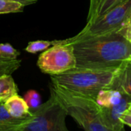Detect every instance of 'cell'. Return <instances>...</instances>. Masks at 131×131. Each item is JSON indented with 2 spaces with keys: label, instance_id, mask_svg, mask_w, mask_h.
Listing matches in <instances>:
<instances>
[{
  "label": "cell",
  "instance_id": "cell-10",
  "mask_svg": "<svg viewBox=\"0 0 131 131\" xmlns=\"http://www.w3.org/2000/svg\"><path fill=\"white\" fill-rule=\"evenodd\" d=\"M7 112L15 118H23L32 114L29 106L24 98L18 94L13 95L3 102Z\"/></svg>",
  "mask_w": 131,
  "mask_h": 131
},
{
  "label": "cell",
  "instance_id": "cell-14",
  "mask_svg": "<svg viewBox=\"0 0 131 131\" xmlns=\"http://www.w3.org/2000/svg\"><path fill=\"white\" fill-rule=\"evenodd\" d=\"M23 98L26 100L27 105L29 106V110H34L37 109L42 104L40 94L34 90H28L25 93Z\"/></svg>",
  "mask_w": 131,
  "mask_h": 131
},
{
  "label": "cell",
  "instance_id": "cell-20",
  "mask_svg": "<svg viewBox=\"0 0 131 131\" xmlns=\"http://www.w3.org/2000/svg\"><path fill=\"white\" fill-rule=\"evenodd\" d=\"M120 120L124 125H127L131 127V113L127 112V111L126 113H124L122 115Z\"/></svg>",
  "mask_w": 131,
  "mask_h": 131
},
{
  "label": "cell",
  "instance_id": "cell-12",
  "mask_svg": "<svg viewBox=\"0 0 131 131\" xmlns=\"http://www.w3.org/2000/svg\"><path fill=\"white\" fill-rule=\"evenodd\" d=\"M25 6L11 0H0V15L22 13Z\"/></svg>",
  "mask_w": 131,
  "mask_h": 131
},
{
  "label": "cell",
  "instance_id": "cell-9",
  "mask_svg": "<svg viewBox=\"0 0 131 131\" xmlns=\"http://www.w3.org/2000/svg\"><path fill=\"white\" fill-rule=\"evenodd\" d=\"M32 115V113L26 117L15 118L9 115L4 106L3 102L0 101V131H20L30 119Z\"/></svg>",
  "mask_w": 131,
  "mask_h": 131
},
{
  "label": "cell",
  "instance_id": "cell-23",
  "mask_svg": "<svg viewBox=\"0 0 131 131\" xmlns=\"http://www.w3.org/2000/svg\"><path fill=\"white\" fill-rule=\"evenodd\" d=\"M3 61H9V60H7V59L3 58L2 56H0V62H3Z\"/></svg>",
  "mask_w": 131,
  "mask_h": 131
},
{
  "label": "cell",
  "instance_id": "cell-8",
  "mask_svg": "<svg viewBox=\"0 0 131 131\" xmlns=\"http://www.w3.org/2000/svg\"><path fill=\"white\" fill-rule=\"evenodd\" d=\"M108 89L121 91L131 97V61H125L117 68Z\"/></svg>",
  "mask_w": 131,
  "mask_h": 131
},
{
  "label": "cell",
  "instance_id": "cell-11",
  "mask_svg": "<svg viewBox=\"0 0 131 131\" xmlns=\"http://www.w3.org/2000/svg\"><path fill=\"white\" fill-rule=\"evenodd\" d=\"M16 94H18V87L12 75L0 76V101L4 102Z\"/></svg>",
  "mask_w": 131,
  "mask_h": 131
},
{
  "label": "cell",
  "instance_id": "cell-16",
  "mask_svg": "<svg viewBox=\"0 0 131 131\" xmlns=\"http://www.w3.org/2000/svg\"><path fill=\"white\" fill-rule=\"evenodd\" d=\"M20 55L16 49L9 43H0V56L7 60H15Z\"/></svg>",
  "mask_w": 131,
  "mask_h": 131
},
{
  "label": "cell",
  "instance_id": "cell-15",
  "mask_svg": "<svg viewBox=\"0 0 131 131\" xmlns=\"http://www.w3.org/2000/svg\"><path fill=\"white\" fill-rule=\"evenodd\" d=\"M20 65L21 60L19 59L0 62V76L12 75L20 67Z\"/></svg>",
  "mask_w": 131,
  "mask_h": 131
},
{
  "label": "cell",
  "instance_id": "cell-5",
  "mask_svg": "<svg viewBox=\"0 0 131 131\" xmlns=\"http://www.w3.org/2000/svg\"><path fill=\"white\" fill-rule=\"evenodd\" d=\"M31 111L32 117L20 131H70L66 123L67 112L52 93L47 101Z\"/></svg>",
  "mask_w": 131,
  "mask_h": 131
},
{
  "label": "cell",
  "instance_id": "cell-13",
  "mask_svg": "<svg viewBox=\"0 0 131 131\" xmlns=\"http://www.w3.org/2000/svg\"><path fill=\"white\" fill-rule=\"evenodd\" d=\"M52 41L48 40H37V41H32L29 42L27 45V46L25 48V51L29 53H37L39 52L45 51L48 48H49L50 46H52Z\"/></svg>",
  "mask_w": 131,
  "mask_h": 131
},
{
  "label": "cell",
  "instance_id": "cell-18",
  "mask_svg": "<svg viewBox=\"0 0 131 131\" xmlns=\"http://www.w3.org/2000/svg\"><path fill=\"white\" fill-rule=\"evenodd\" d=\"M100 3V0H90V8H89V12H88V16H87V21H86V25L91 23L95 18L96 13L98 8V6Z\"/></svg>",
  "mask_w": 131,
  "mask_h": 131
},
{
  "label": "cell",
  "instance_id": "cell-19",
  "mask_svg": "<svg viewBox=\"0 0 131 131\" xmlns=\"http://www.w3.org/2000/svg\"><path fill=\"white\" fill-rule=\"evenodd\" d=\"M130 43H131V23L124 25L120 29L118 30Z\"/></svg>",
  "mask_w": 131,
  "mask_h": 131
},
{
  "label": "cell",
  "instance_id": "cell-7",
  "mask_svg": "<svg viewBox=\"0 0 131 131\" xmlns=\"http://www.w3.org/2000/svg\"><path fill=\"white\" fill-rule=\"evenodd\" d=\"M123 93V97L119 102L106 107L100 106L103 123L112 131H125L123 127L124 124L121 122L120 118L129 108L131 97L124 93Z\"/></svg>",
  "mask_w": 131,
  "mask_h": 131
},
{
  "label": "cell",
  "instance_id": "cell-6",
  "mask_svg": "<svg viewBox=\"0 0 131 131\" xmlns=\"http://www.w3.org/2000/svg\"><path fill=\"white\" fill-rule=\"evenodd\" d=\"M73 43H52L39 56L37 66L42 73L52 76L63 73L76 67Z\"/></svg>",
  "mask_w": 131,
  "mask_h": 131
},
{
  "label": "cell",
  "instance_id": "cell-21",
  "mask_svg": "<svg viewBox=\"0 0 131 131\" xmlns=\"http://www.w3.org/2000/svg\"><path fill=\"white\" fill-rule=\"evenodd\" d=\"M11 1H13V2L18 3H20V4H22L23 6H24L26 7L27 6L32 5L34 3H37L38 0H11Z\"/></svg>",
  "mask_w": 131,
  "mask_h": 131
},
{
  "label": "cell",
  "instance_id": "cell-24",
  "mask_svg": "<svg viewBox=\"0 0 131 131\" xmlns=\"http://www.w3.org/2000/svg\"><path fill=\"white\" fill-rule=\"evenodd\" d=\"M127 112H129V113H131V104H130V106H129V108L128 109Z\"/></svg>",
  "mask_w": 131,
  "mask_h": 131
},
{
  "label": "cell",
  "instance_id": "cell-3",
  "mask_svg": "<svg viewBox=\"0 0 131 131\" xmlns=\"http://www.w3.org/2000/svg\"><path fill=\"white\" fill-rule=\"evenodd\" d=\"M116 70L75 67L63 73L50 76V79L52 84L96 100L100 90L110 87Z\"/></svg>",
  "mask_w": 131,
  "mask_h": 131
},
{
  "label": "cell",
  "instance_id": "cell-22",
  "mask_svg": "<svg viewBox=\"0 0 131 131\" xmlns=\"http://www.w3.org/2000/svg\"><path fill=\"white\" fill-rule=\"evenodd\" d=\"M129 23H131V13H130V16H129V17L128 20H127L126 24H129Z\"/></svg>",
  "mask_w": 131,
  "mask_h": 131
},
{
  "label": "cell",
  "instance_id": "cell-2",
  "mask_svg": "<svg viewBox=\"0 0 131 131\" xmlns=\"http://www.w3.org/2000/svg\"><path fill=\"white\" fill-rule=\"evenodd\" d=\"M54 94L70 116L85 131H112L103 123L100 107L96 100L52 84Z\"/></svg>",
  "mask_w": 131,
  "mask_h": 131
},
{
  "label": "cell",
  "instance_id": "cell-1",
  "mask_svg": "<svg viewBox=\"0 0 131 131\" xmlns=\"http://www.w3.org/2000/svg\"><path fill=\"white\" fill-rule=\"evenodd\" d=\"M72 43L77 68H118L131 57V43L118 31L84 38Z\"/></svg>",
  "mask_w": 131,
  "mask_h": 131
},
{
  "label": "cell",
  "instance_id": "cell-4",
  "mask_svg": "<svg viewBox=\"0 0 131 131\" xmlns=\"http://www.w3.org/2000/svg\"><path fill=\"white\" fill-rule=\"evenodd\" d=\"M130 13L131 0H126L97 17L90 24L86 25V26L75 36L63 40H53L52 41V43H72L84 38L118 31L126 24Z\"/></svg>",
  "mask_w": 131,
  "mask_h": 131
},
{
  "label": "cell",
  "instance_id": "cell-17",
  "mask_svg": "<svg viewBox=\"0 0 131 131\" xmlns=\"http://www.w3.org/2000/svg\"><path fill=\"white\" fill-rule=\"evenodd\" d=\"M124 1H126V0H100V4L98 6L97 10H96V13L94 20L97 17H99L100 16L104 14L105 13H106L110 9H113V7H115L116 6L120 4V3H122Z\"/></svg>",
  "mask_w": 131,
  "mask_h": 131
},
{
  "label": "cell",
  "instance_id": "cell-25",
  "mask_svg": "<svg viewBox=\"0 0 131 131\" xmlns=\"http://www.w3.org/2000/svg\"><path fill=\"white\" fill-rule=\"evenodd\" d=\"M128 60H129V61H131V57H130V58H129V59Z\"/></svg>",
  "mask_w": 131,
  "mask_h": 131
}]
</instances>
